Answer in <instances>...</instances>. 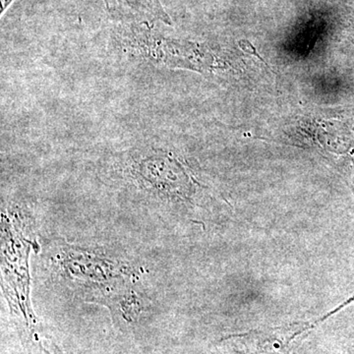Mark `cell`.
Segmentation results:
<instances>
[{
    "label": "cell",
    "instance_id": "cell-1",
    "mask_svg": "<svg viewBox=\"0 0 354 354\" xmlns=\"http://www.w3.org/2000/svg\"><path fill=\"white\" fill-rule=\"evenodd\" d=\"M109 17L118 24L172 25L160 0H102Z\"/></svg>",
    "mask_w": 354,
    "mask_h": 354
},
{
    "label": "cell",
    "instance_id": "cell-2",
    "mask_svg": "<svg viewBox=\"0 0 354 354\" xmlns=\"http://www.w3.org/2000/svg\"><path fill=\"white\" fill-rule=\"evenodd\" d=\"M115 301L108 304L109 308H113V313L120 314V318L127 322H132L134 319L138 318L142 311V304L139 297L136 295H124L116 297Z\"/></svg>",
    "mask_w": 354,
    "mask_h": 354
},
{
    "label": "cell",
    "instance_id": "cell-3",
    "mask_svg": "<svg viewBox=\"0 0 354 354\" xmlns=\"http://www.w3.org/2000/svg\"><path fill=\"white\" fill-rule=\"evenodd\" d=\"M15 0H1V7H0V15L3 16L6 14L7 9L11 6V4Z\"/></svg>",
    "mask_w": 354,
    "mask_h": 354
}]
</instances>
